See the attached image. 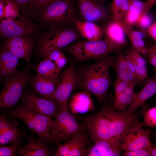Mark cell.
Segmentation results:
<instances>
[{
  "label": "cell",
  "instance_id": "obj_1",
  "mask_svg": "<svg viewBox=\"0 0 156 156\" xmlns=\"http://www.w3.org/2000/svg\"><path fill=\"white\" fill-rule=\"evenodd\" d=\"M114 97L108 92L99 111L91 116H77L88 134L90 141L93 143L101 140L121 139L122 134L135 118L143 116L148 108L145 104L140 110L131 114L120 112L114 106Z\"/></svg>",
  "mask_w": 156,
  "mask_h": 156
},
{
  "label": "cell",
  "instance_id": "obj_2",
  "mask_svg": "<svg viewBox=\"0 0 156 156\" xmlns=\"http://www.w3.org/2000/svg\"><path fill=\"white\" fill-rule=\"evenodd\" d=\"M110 57L107 55L96 58L94 63L77 71V87L93 94L100 103L105 100L112 83L109 70Z\"/></svg>",
  "mask_w": 156,
  "mask_h": 156
},
{
  "label": "cell",
  "instance_id": "obj_3",
  "mask_svg": "<svg viewBox=\"0 0 156 156\" xmlns=\"http://www.w3.org/2000/svg\"><path fill=\"white\" fill-rule=\"evenodd\" d=\"M75 3L74 0H54L40 9L37 15L45 24L54 27L68 26L77 19Z\"/></svg>",
  "mask_w": 156,
  "mask_h": 156
},
{
  "label": "cell",
  "instance_id": "obj_4",
  "mask_svg": "<svg viewBox=\"0 0 156 156\" xmlns=\"http://www.w3.org/2000/svg\"><path fill=\"white\" fill-rule=\"evenodd\" d=\"M123 47L105 38L96 40H80L68 45L64 49L78 60L83 61L108 55Z\"/></svg>",
  "mask_w": 156,
  "mask_h": 156
},
{
  "label": "cell",
  "instance_id": "obj_5",
  "mask_svg": "<svg viewBox=\"0 0 156 156\" xmlns=\"http://www.w3.org/2000/svg\"><path fill=\"white\" fill-rule=\"evenodd\" d=\"M31 66L1 80L4 86L0 93V110L13 107L21 98L24 88L33 77L30 73Z\"/></svg>",
  "mask_w": 156,
  "mask_h": 156
},
{
  "label": "cell",
  "instance_id": "obj_6",
  "mask_svg": "<svg viewBox=\"0 0 156 156\" xmlns=\"http://www.w3.org/2000/svg\"><path fill=\"white\" fill-rule=\"evenodd\" d=\"M55 118L49 134L52 142L57 144L59 142L70 140L85 128L68 109L59 110Z\"/></svg>",
  "mask_w": 156,
  "mask_h": 156
},
{
  "label": "cell",
  "instance_id": "obj_7",
  "mask_svg": "<svg viewBox=\"0 0 156 156\" xmlns=\"http://www.w3.org/2000/svg\"><path fill=\"white\" fill-rule=\"evenodd\" d=\"M143 127L137 117L132 120L121 137V150H135L153 144L150 140L151 129Z\"/></svg>",
  "mask_w": 156,
  "mask_h": 156
},
{
  "label": "cell",
  "instance_id": "obj_8",
  "mask_svg": "<svg viewBox=\"0 0 156 156\" xmlns=\"http://www.w3.org/2000/svg\"><path fill=\"white\" fill-rule=\"evenodd\" d=\"M81 35L76 28L69 26L53 27L42 38L39 43V49H62L74 41Z\"/></svg>",
  "mask_w": 156,
  "mask_h": 156
},
{
  "label": "cell",
  "instance_id": "obj_9",
  "mask_svg": "<svg viewBox=\"0 0 156 156\" xmlns=\"http://www.w3.org/2000/svg\"><path fill=\"white\" fill-rule=\"evenodd\" d=\"M77 85V72L72 64L60 75L56 88L49 99H54L58 103L59 110L68 109V99Z\"/></svg>",
  "mask_w": 156,
  "mask_h": 156
},
{
  "label": "cell",
  "instance_id": "obj_10",
  "mask_svg": "<svg viewBox=\"0 0 156 156\" xmlns=\"http://www.w3.org/2000/svg\"><path fill=\"white\" fill-rule=\"evenodd\" d=\"M83 21L95 23L109 20L110 14L104 0H74Z\"/></svg>",
  "mask_w": 156,
  "mask_h": 156
},
{
  "label": "cell",
  "instance_id": "obj_11",
  "mask_svg": "<svg viewBox=\"0 0 156 156\" xmlns=\"http://www.w3.org/2000/svg\"><path fill=\"white\" fill-rule=\"evenodd\" d=\"M21 99L22 103L35 112L51 118H55L59 110V103L56 100L38 96L29 90L22 94Z\"/></svg>",
  "mask_w": 156,
  "mask_h": 156
},
{
  "label": "cell",
  "instance_id": "obj_12",
  "mask_svg": "<svg viewBox=\"0 0 156 156\" xmlns=\"http://www.w3.org/2000/svg\"><path fill=\"white\" fill-rule=\"evenodd\" d=\"M110 66L116 70V77L132 86L143 85L146 82L138 77L131 62L125 54L111 56Z\"/></svg>",
  "mask_w": 156,
  "mask_h": 156
},
{
  "label": "cell",
  "instance_id": "obj_13",
  "mask_svg": "<svg viewBox=\"0 0 156 156\" xmlns=\"http://www.w3.org/2000/svg\"><path fill=\"white\" fill-rule=\"evenodd\" d=\"M34 30L32 24L27 21L3 19L0 22V38L8 39L26 37Z\"/></svg>",
  "mask_w": 156,
  "mask_h": 156
},
{
  "label": "cell",
  "instance_id": "obj_14",
  "mask_svg": "<svg viewBox=\"0 0 156 156\" xmlns=\"http://www.w3.org/2000/svg\"><path fill=\"white\" fill-rule=\"evenodd\" d=\"M3 45L19 59L29 62L34 45L32 40L27 37H18L6 39Z\"/></svg>",
  "mask_w": 156,
  "mask_h": 156
},
{
  "label": "cell",
  "instance_id": "obj_15",
  "mask_svg": "<svg viewBox=\"0 0 156 156\" xmlns=\"http://www.w3.org/2000/svg\"><path fill=\"white\" fill-rule=\"evenodd\" d=\"M93 143L86 148L84 156H118L121 150V141L120 139L101 140Z\"/></svg>",
  "mask_w": 156,
  "mask_h": 156
},
{
  "label": "cell",
  "instance_id": "obj_16",
  "mask_svg": "<svg viewBox=\"0 0 156 156\" xmlns=\"http://www.w3.org/2000/svg\"><path fill=\"white\" fill-rule=\"evenodd\" d=\"M90 93L84 90L70 96L68 105L72 115L83 114L96 109Z\"/></svg>",
  "mask_w": 156,
  "mask_h": 156
},
{
  "label": "cell",
  "instance_id": "obj_17",
  "mask_svg": "<svg viewBox=\"0 0 156 156\" xmlns=\"http://www.w3.org/2000/svg\"><path fill=\"white\" fill-rule=\"evenodd\" d=\"M18 59L8 50L3 44L0 50V81L7 77L17 73L16 67L18 64Z\"/></svg>",
  "mask_w": 156,
  "mask_h": 156
},
{
  "label": "cell",
  "instance_id": "obj_18",
  "mask_svg": "<svg viewBox=\"0 0 156 156\" xmlns=\"http://www.w3.org/2000/svg\"><path fill=\"white\" fill-rule=\"evenodd\" d=\"M13 118H18L22 121L31 131L35 133V129L38 124L39 113L37 112L27 105L22 103L10 113Z\"/></svg>",
  "mask_w": 156,
  "mask_h": 156
},
{
  "label": "cell",
  "instance_id": "obj_19",
  "mask_svg": "<svg viewBox=\"0 0 156 156\" xmlns=\"http://www.w3.org/2000/svg\"><path fill=\"white\" fill-rule=\"evenodd\" d=\"M156 93V76L155 75L151 79H148L142 88L136 93L133 101L124 112L131 114L135 112Z\"/></svg>",
  "mask_w": 156,
  "mask_h": 156
},
{
  "label": "cell",
  "instance_id": "obj_20",
  "mask_svg": "<svg viewBox=\"0 0 156 156\" xmlns=\"http://www.w3.org/2000/svg\"><path fill=\"white\" fill-rule=\"evenodd\" d=\"M73 23L81 36L89 40L101 39L104 30L103 28L96 24L74 19Z\"/></svg>",
  "mask_w": 156,
  "mask_h": 156
},
{
  "label": "cell",
  "instance_id": "obj_21",
  "mask_svg": "<svg viewBox=\"0 0 156 156\" xmlns=\"http://www.w3.org/2000/svg\"><path fill=\"white\" fill-rule=\"evenodd\" d=\"M22 136L17 122H9L5 117L0 131V146L19 142Z\"/></svg>",
  "mask_w": 156,
  "mask_h": 156
},
{
  "label": "cell",
  "instance_id": "obj_22",
  "mask_svg": "<svg viewBox=\"0 0 156 156\" xmlns=\"http://www.w3.org/2000/svg\"><path fill=\"white\" fill-rule=\"evenodd\" d=\"M57 81L53 80L36 74L30 83L35 91L41 96L49 99L54 92L58 83Z\"/></svg>",
  "mask_w": 156,
  "mask_h": 156
},
{
  "label": "cell",
  "instance_id": "obj_23",
  "mask_svg": "<svg viewBox=\"0 0 156 156\" xmlns=\"http://www.w3.org/2000/svg\"><path fill=\"white\" fill-rule=\"evenodd\" d=\"M33 134L25 146L21 147L18 153L22 156H47L51 155L49 148L40 139L36 140Z\"/></svg>",
  "mask_w": 156,
  "mask_h": 156
},
{
  "label": "cell",
  "instance_id": "obj_24",
  "mask_svg": "<svg viewBox=\"0 0 156 156\" xmlns=\"http://www.w3.org/2000/svg\"><path fill=\"white\" fill-rule=\"evenodd\" d=\"M125 54L131 62L138 77L142 80L147 81L148 79L146 61L141 53L131 45Z\"/></svg>",
  "mask_w": 156,
  "mask_h": 156
},
{
  "label": "cell",
  "instance_id": "obj_25",
  "mask_svg": "<svg viewBox=\"0 0 156 156\" xmlns=\"http://www.w3.org/2000/svg\"><path fill=\"white\" fill-rule=\"evenodd\" d=\"M103 28L105 38L122 47L127 43V35L120 22L113 20L106 24Z\"/></svg>",
  "mask_w": 156,
  "mask_h": 156
},
{
  "label": "cell",
  "instance_id": "obj_26",
  "mask_svg": "<svg viewBox=\"0 0 156 156\" xmlns=\"http://www.w3.org/2000/svg\"><path fill=\"white\" fill-rule=\"evenodd\" d=\"M37 73L49 79L57 81L60 72L57 68L54 62L47 58L43 60L36 65L31 66Z\"/></svg>",
  "mask_w": 156,
  "mask_h": 156
},
{
  "label": "cell",
  "instance_id": "obj_27",
  "mask_svg": "<svg viewBox=\"0 0 156 156\" xmlns=\"http://www.w3.org/2000/svg\"><path fill=\"white\" fill-rule=\"evenodd\" d=\"M120 22L131 42L132 45L141 54L145 56L146 48L143 40L146 36L145 33L141 31L134 30L131 26L127 24L123 21Z\"/></svg>",
  "mask_w": 156,
  "mask_h": 156
},
{
  "label": "cell",
  "instance_id": "obj_28",
  "mask_svg": "<svg viewBox=\"0 0 156 156\" xmlns=\"http://www.w3.org/2000/svg\"><path fill=\"white\" fill-rule=\"evenodd\" d=\"M84 128L75 134L70 140L71 150L69 156H84L88 135Z\"/></svg>",
  "mask_w": 156,
  "mask_h": 156
},
{
  "label": "cell",
  "instance_id": "obj_29",
  "mask_svg": "<svg viewBox=\"0 0 156 156\" xmlns=\"http://www.w3.org/2000/svg\"><path fill=\"white\" fill-rule=\"evenodd\" d=\"M135 87L130 85L121 93L115 96L114 106L118 110L124 112L133 102L136 93L134 91Z\"/></svg>",
  "mask_w": 156,
  "mask_h": 156
},
{
  "label": "cell",
  "instance_id": "obj_30",
  "mask_svg": "<svg viewBox=\"0 0 156 156\" xmlns=\"http://www.w3.org/2000/svg\"><path fill=\"white\" fill-rule=\"evenodd\" d=\"M129 0H113L109 10L113 20L122 21L129 7Z\"/></svg>",
  "mask_w": 156,
  "mask_h": 156
},
{
  "label": "cell",
  "instance_id": "obj_31",
  "mask_svg": "<svg viewBox=\"0 0 156 156\" xmlns=\"http://www.w3.org/2000/svg\"><path fill=\"white\" fill-rule=\"evenodd\" d=\"M144 121L142 122L143 126L151 127L156 126V107L148 108L144 112Z\"/></svg>",
  "mask_w": 156,
  "mask_h": 156
},
{
  "label": "cell",
  "instance_id": "obj_32",
  "mask_svg": "<svg viewBox=\"0 0 156 156\" xmlns=\"http://www.w3.org/2000/svg\"><path fill=\"white\" fill-rule=\"evenodd\" d=\"M39 52L43 58L48 59L53 62H56L64 54L62 49H39Z\"/></svg>",
  "mask_w": 156,
  "mask_h": 156
},
{
  "label": "cell",
  "instance_id": "obj_33",
  "mask_svg": "<svg viewBox=\"0 0 156 156\" xmlns=\"http://www.w3.org/2000/svg\"><path fill=\"white\" fill-rule=\"evenodd\" d=\"M5 18L13 19L18 15L17 5L11 0H7L5 10Z\"/></svg>",
  "mask_w": 156,
  "mask_h": 156
},
{
  "label": "cell",
  "instance_id": "obj_34",
  "mask_svg": "<svg viewBox=\"0 0 156 156\" xmlns=\"http://www.w3.org/2000/svg\"><path fill=\"white\" fill-rule=\"evenodd\" d=\"M20 142L12 144L8 146H0V156L15 155L21 147Z\"/></svg>",
  "mask_w": 156,
  "mask_h": 156
},
{
  "label": "cell",
  "instance_id": "obj_35",
  "mask_svg": "<svg viewBox=\"0 0 156 156\" xmlns=\"http://www.w3.org/2000/svg\"><path fill=\"white\" fill-rule=\"evenodd\" d=\"M129 7L128 11L138 13L141 15L144 10L145 1L139 0H129Z\"/></svg>",
  "mask_w": 156,
  "mask_h": 156
},
{
  "label": "cell",
  "instance_id": "obj_36",
  "mask_svg": "<svg viewBox=\"0 0 156 156\" xmlns=\"http://www.w3.org/2000/svg\"><path fill=\"white\" fill-rule=\"evenodd\" d=\"M152 16L148 13L140 15L136 24L138 27L142 29H146L153 23Z\"/></svg>",
  "mask_w": 156,
  "mask_h": 156
},
{
  "label": "cell",
  "instance_id": "obj_37",
  "mask_svg": "<svg viewBox=\"0 0 156 156\" xmlns=\"http://www.w3.org/2000/svg\"><path fill=\"white\" fill-rule=\"evenodd\" d=\"M154 144L142 149L132 151H125L123 156H150L151 147Z\"/></svg>",
  "mask_w": 156,
  "mask_h": 156
},
{
  "label": "cell",
  "instance_id": "obj_38",
  "mask_svg": "<svg viewBox=\"0 0 156 156\" xmlns=\"http://www.w3.org/2000/svg\"><path fill=\"white\" fill-rule=\"evenodd\" d=\"M70 140L61 144H58V148L54 156H69L70 151Z\"/></svg>",
  "mask_w": 156,
  "mask_h": 156
},
{
  "label": "cell",
  "instance_id": "obj_39",
  "mask_svg": "<svg viewBox=\"0 0 156 156\" xmlns=\"http://www.w3.org/2000/svg\"><path fill=\"white\" fill-rule=\"evenodd\" d=\"M145 56L147 57L146 61L154 67H156V46L155 45L146 48Z\"/></svg>",
  "mask_w": 156,
  "mask_h": 156
},
{
  "label": "cell",
  "instance_id": "obj_40",
  "mask_svg": "<svg viewBox=\"0 0 156 156\" xmlns=\"http://www.w3.org/2000/svg\"><path fill=\"white\" fill-rule=\"evenodd\" d=\"M141 15L136 12L128 11L122 21L127 24L132 26L135 25Z\"/></svg>",
  "mask_w": 156,
  "mask_h": 156
},
{
  "label": "cell",
  "instance_id": "obj_41",
  "mask_svg": "<svg viewBox=\"0 0 156 156\" xmlns=\"http://www.w3.org/2000/svg\"><path fill=\"white\" fill-rule=\"evenodd\" d=\"M130 85H131L116 77L114 86L115 96L121 93Z\"/></svg>",
  "mask_w": 156,
  "mask_h": 156
},
{
  "label": "cell",
  "instance_id": "obj_42",
  "mask_svg": "<svg viewBox=\"0 0 156 156\" xmlns=\"http://www.w3.org/2000/svg\"><path fill=\"white\" fill-rule=\"evenodd\" d=\"M54 0H32L31 3L35 8L39 10Z\"/></svg>",
  "mask_w": 156,
  "mask_h": 156
},
{
  "label": "cell",
  "instance_id": "obj_43",
  "mask_svg": "<svg viewBox=\"0 0 156 156\" xmlns=\"http://www.w3.org/2000/svg\"><path fill=\"white\" fill-rule=\"evenodd\" d=\"M68 59L64 54L54 62L58 70L61 72L67 62Z\"/></svg>",
  "mask_w": 156,
  "mask_h": 156
},
{
  "label": "cell",
  "instance_id": "obj_44",
  "mask_svg": "<svg viewBox=\"0 0 156 156\" xmlns=\"http://www.w3.org/2000/svg\"><path fill=\"white\" fill-rule=\"evenodd\" d=\"M147 32L151 37L156 41V22L153 23L147 29Z\"/></svg>",
  "mask_w": 156,
  "mask_h": 156
},
{
  "label": "cell",
  "instance_id": "obj_45",
  "mask_svg": "<svg viewBox=\"0 0 156 156\" xmlns=\"http://www.w3.org/2000/svg\"><path fill=\"white\" fill-rule=\"evenodd\" d=\"M7 0H0V22L5 18V10Z\"/></svg>",
  "mask_w": 156,
  "mask_h": 156
},
{
  "label": "cell",
  "instance_id": "obj_46",
  "mask_svg": "<svg viewBox=\"0 0 156 156\" xmlns=\"http://www.w3.org/2000/svg\"><path fill=\"white\" fill-rule=\"evenodd\" d=\"M156 1V0H147L146 1H145V9L142 14L148 13L150 10L155 4Z\"/></svg>",
  "mask_w": 156,
  "mask_h": 156
},
{
  "label": "cell",
  "instance_id": "obj_47",
  "mask_svg": "<svg viewBox=\"0 0 156 156\" xmlns=\"http://www.w3.org/2000/svg\"><path fill=\"white\" fill-rule=\"evenodd\" d=\"M17 5H25L29 2H31L32 0H11Z\"/></svg>",
  "mask_w": 156,
  "mask_h": 156
},
{
  "label": "cell",
  "instance_id": "obj_48",
  "mask_svg": "<svg viewBox=\"0 0 156 156\" xmlns=\"http://www.w3.org/2000/svg\"><path fill=\"white\" fill-rule=\"evenodd\" d=\"M156 156V146L153 145L151 147L150 152V156Z\"/></svg>",
  "mask_w": 156,
  "mask_h": 156
}]
</instances>
